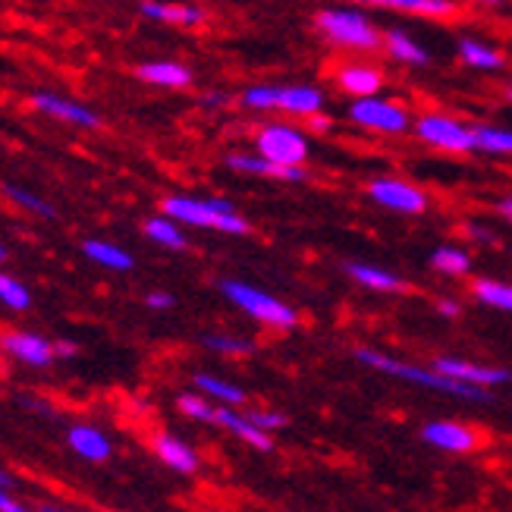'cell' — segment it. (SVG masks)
<instances>
[{"label":"cell","mask_w":512,"mask_h":512,"mask_svg":"<svg viewBox=\"0 0 512 512\" xmlns=\"http://www.w3.org/2000/svg\"><path fill=\"white\" fill-rule=\"evenodd\" d=\"M161 211L173 217L176 224L195 230H214L227 236L252 233V224L239 214V208L220 195H167L161 202Z\"/></svg>","instance_id":"cell-1"},{"label":"cell","mask_w":512,"mask_h":512,"mask_svg":"<svg viewBox=\"0 0 512 512\" xmlns=\"http://www.w3.org/2000/svg\"><path fill=\"white\" fill-rule=\"evenodd\" d=\"M315 29L333 44L352 54H374L384 51V32L362 7L333 4L315 13Z\"/></svg>","instance_id":"cell-2"},{"label":"cell","mask_w":512,"mask_h":512,"mask_svg":"<svg viewBox=\"0 0 512 512\" xmlns=\"http://www.w3.org/2000/svg\"><path fill=\"white\" fill-rule=\"evenodd\" d=\"M355 359L362 365L381 371V374H390V377H399V381L406 384H418V387H428L434 393H447V396H459V399H469V403H491V390L484 387H472V384H462V381H453V377L440 374L437 368H418V365H409V362H399L387 352H377V349H355Z\"/></svg>","instance_id":"cell-3"},{"label":"cell","mask_w":512,"mask_h":512,"mask_svg":"<svg viewBox=\"0 0 512 512\" xmlns=\"http://www.w3.org/2000/svg\"><path fill=\"white\" fill-rule=\"evenodd\" d=\"M239 104L249 110H261V114H286L296 120H308L311 114L327 107V95L318 85H274V82H258L249 85L239 95Z\"/></svg>","instance_id":"cell-4"},{"label":"cell","mask_w":512,"mask_h":512,"mask_svg":"<svg viewBox=\"0 0 512 512\" xmlns=\"http://www.w3.org/2000/svg\"><path fill=\"white\" fill-rule=\"evenodd\" d=\"M220 293H224V299L230 305H236L242 315H249L252 321H258L264 327L293 330L299 324V311L293 305H286L283 299L264 293V289H258L246 280H236V277L220 280Z\"/></svg>","instance_id":"cell-5"},{"label":"cell","mask_w":512,"mask_h":512,"mask_svg":"<svg viewBox=\"0 0 512 512\" xmlns=\"http://www.w3.org/2000/svg\"><path fill=\"white\" fill-rule=\"evenodd\" d=\"M346 117L352 126L374 132V136H406L415 123L412 110L399 98H387V95L352 98L346 107Z\"/></svg>","instance_id":"cell-6"},{"label":"cell","mask_w":512,"mask_h":512,"mask_svg":"<svg viewBox=\"0 0 512 512\" xmlns=\"http://www.w3.org/2000/svg\"><path fill=\"white\" fill-rule=\"evenodd\" d=\"M252 145L258 154H264V158H271L283 167H305L311 158L308 132L296 123H286V120L258 123V129L252 132Z\"/></svg>","instance_id":"cell-7"},{"label":"cell","mask_w":512,"mask_h":512,"mask_svg":"<svg viewBox=\"0 0 512 512\" xmlns=\"http://www.w3.org/2000/svg\"><path fill=\"white\" fill-rule=\"evenodd\" d=\"M412 132L418 136V142H425L428 148L443 151V154H472L475 151V126L459 117L440 114V110L415 117Z\"/></svg>","instance_id":"cell-8"},{"label":"cell","mask_w":512,"mask_h":512,"mask_svg":"<svg viewBox=\"0 0 512 512\" xmlns=\"http://www.w3.org/2000/svg\"><path fill=\"white\" fill-rule=\"evenodd\" d=\"M368 198L374 205H381L393 214H406V217H418L431 208L428 192L403 180V176H374V180L365 186Z\"/></svg>","instance_id":"cell-9"},{"label":"cell","mask_w":512,"mask_h":512,"mask_svg":"<svg viewBox=\"0 0 512 512\" xmlns=\"http://www.w3.org/2000/svg\"><path fill=\"white\" fill-rule=\"evenodd\" d=\"M29 107L35 114L66 123V126H76V129H101V114L95 107H88L79 98L70 95H57V92H32L29 95Z\"/></svg>","instance_id":"cell-10"},{"label":"cell","mask_w":512,"mask_h":512,"mask_svg":"<svg viewBox=\"0 0 512 512\" xmlns=\"http://www.w3.org/2000/svg\"><path fill=\"white\" fill-rule=\"evenodd\" d=\"M227 167L239 176H255V180H277V183H305V167H283L258 151H233L227 154Z\"/></svg>","instance_id":"cell-11"},{"label":"cell","mask_w":512,"mask_h":512,"mask_svg":"<svg viewBox=\"0 0 512 512\" xmlns=\"http://www.w3.org/2000/svg\"><path fill=\"white\" fill-rule=\"evenodd\" d=\"M431 368H437L440 374L453 377V381H462V384H472V387H500V384H509L512 374L506 368H494V365H478V362H469V359H453V355H440V359L431 362Z\"/></svg>","instance_id":"cell-12"},{"label":"cell","mask_w":512,"mask_h":512,"mask_svg":"<svg viewBox=\"0 0 512 512\" xmlns=\"http://www.w3.org/2000/svg\"><path fill=\"white\" fill-rule=\"evenodd\" d=\"M0 352H7L10 359L32 365V368H48L57 355H54V343L38 337V333L29 330H7L0 333Z\"/></svg>","instance_id":"cell-13"},{"label":"cell","mask_w":512,"mask_h":512,"mask_svg":"<svg viewBox=\"0 0 512 512\" xmlns=\"http://www.w3.org/2000/svg\"><path fill=\"white\" fill-rule=\"evenodd\" d=\"M333 82L346 95V98H368V95H381L384 88V70L374 66L368 60H352L343 63L337 73H333Z\"/></svg>","instance_id":"cell-14"},{"label":"cell","mask_w":512,"mask_h":512,"mask_svg":"<svg viewBox=\"0 0 512 512\" xmlns=\"http://www.w3.org/2000/svg\"><path fill=\"white\" fill-rule=\"evenodd\" d=\"M139 13L151 22H164V26H180V29H198L208 22L205 7L183 4V0H142Z\"/></svg>","instance_id":"cell-15"},{"label":"cell","mask_w":512,"mask_h":512,"mask_svg":"<svg viewBox=\"0 0 512 512\" xmlns=\"http://www.w3.org/2000/svg\"><path fill=\"white\" fill-rule=\"evenodd\" d=\"M421 437H425L431 447L447 450V453H469L478 447V434L472 428L459 425V421H431V425H425V431H421Z\"/></svg>","instance_id":"cell-16"},{"label":"cell","mask_w":512,"mask_h":512,"mask_svg":"<svg viewBox=\"0 0 512 512\" xmlns=\"http://www.w3.org/2000/svg\"><path fill=\"white\" fill-rule=\"evenodd\" d=\"M136 79L154 88H189L195 76L180 60H145L136 66Z\"/></svg>","instance_id":"cell-17"},{"label":"cell","mask_w":512,"mask_h":512,"mask_svg":"<svg viewBox=\"0 0 512 512\" xmlns=\"http://www.w3.org/2000/svg\"><path fill=\"white\" fill-rule=\"evenodd\" d=\"M359 4L409 13V16H425V19H456L462 13L459 0H359Z\"/></svg>","instance_id":"cell-18"},{"label":"cell","mask_w":512,"mask_h":512,"mask_svg":"<svg viewBox=\"0 0 512 512\" xmlns=\"http://www.w3.org/2000/svg\"><path fill=\"white\" fill-rule=\"evenodd\" d=\"M456 54H459V63L469 66L475 73H500L506 66V54L494 48L491 41H481V38H459Z\"/></svg>","instance_id":"cell-19"},{"label":"cell","mask_w":512,"mask_h":512,"mask_svg":"<svg viewBox=\"0 0 512 512\" xmlns=\"http://www.w3.org/2000/svg\"><path fill=\"white\" fill-rule=\"evenodd\" d=\"M214 425H220L224 431H230V434H236L239 440H246L249 447H255V450H271L274 443H271V434L267 431H261L255 421L249 418V412L242 415V412H236L233 406H217L214 409Z\"/></svg>","instance_id":"cell-20"},{"label":"cell","mask_w":512,"mask_h":512,"mask_svg":"<svg viewBox=\"0 0 512 512\" xmlns=\"http://www.w3.org/2000/svg\"><path fill=\"white\" fill-rule=\"evenodd\" d=\"M66 440H70V450L76 456H82L85 462H107L110 456H114V443H110V437L101 428L73 425L70 434H66Z\"/></svg>","instance_id":"cell-21"},{"label":"cell","mask_w":512,"mask_h":512,"mask_svg":"<svg viewBox=\"0 0 512 512\" xmlns=\"http://www.w3.org/2000/svg\"><path fill=\"white\" fill-rule=\"evenodd\" d=\"M346 274L359 286L374 289V293H406V280L396 271H387V267H377L368 261H346Z\"/></svg>","instance_id":"cell-22"},{"label":"cell","mask_w":512,"mask_h":512,"mask_svg":"<svg viewBox=\"0 0 512 512\" xmlns=\"http://www.w3.org/2000/svg\"><path fill=\"white\" fill-rule=\"evenodd\" d=\"M384 51L403 66H428L431 63V51L406 29H387L384 32Z\"/></svg>","instance_id":"cell-23"},{"label":"cell","mask_w":512,"mask_h":512,"mask_svg":"<svg viewBox=\"0 0 512 512\" xmlns=\"http://www.w3.org/2000/svg\"><path fill=\"white\" fill-rule=\"evenodd\" d=\"M82 255L104 267V271H117V274H126L136 267V258H132L123 246H117V242H110V239H85L82 242Z\"/></svg>","instance_id":"cell-24"},{"label":"cell","mask_w":512,"mask_h":512,"mask_svg":"<svg viewBox=\"0 0 512 512\" xmlns=\"http://www.w3.org/2000/svg\"><path fill=\"white\" fill-rule=\"evenodd\" d=\"M154 456H158L164 465H170L173 472H183V475H192L198 469V453L189 447L186 440L173 437V434H158L154 437Z\"/></svg>","instance_id":"cell-25"},{"label":"cell","mask_w":512,"mask_h":512,"mask_svg":"<svg viewBox=\"0 0 512 512\" xmlns=\"http://www.w3.org/2000/svg\"><path fill=\"white\" fill-rule=\"evenodd\" d=\"M145 239H151L154 246H161L167 252H186L189 249V236H186V227L176 224L173 217H167L164 211L158 217H148L145 227H142Z\"/></svg>","instance_id":"cell-26"},{"label":"cell","mask_w":512,"mask_h":512,"mask_svg":"<svg viewBox=\"0 0 512 512\" xmlns=\"http://www.w3.org/2000/svg\"><path fill=\"white\" fill-rule=\"evenodd\" d=\"M431 267L443 277H469L472 274V252L465 246H437L431 252Z\"/></svg>","instance_id":"cell-27"},{"label":"cell","mask_w":512,"mask_h":512,"mask_svg":"<svg viewBox=\"0 0 512 512\" xmlns=\"http://www.w3.org/2000/svg\"><path fill=\"white\" fill-rule=\"evenodd\" d=\"M0 192H4V198H7L10 205L22 208V211L32 214V217H41V220H54V217H57V208L48 202V198H41L38 192H32V189H26V186L4 183V186H0Z\"/></svg>","instance_id":"cell-28"},{"label":"cell","mask_w":512,"mask_h":512,"mask_svg":"<svg viewBox=\"0 0 512 512\" xmlns=\"http://www.w3.org/2000/svg\"><path fill=\"white\" fill-rule=\"evenodd\" d=\"M195 387L198 393H205L208 399L220 406H242L246 403V390L230 384L227 377H217V374H195Z\"/></svg>","instance_id":"cell-29"},{"label":"cell","mask_w":512,"mask_h":512,"mask_svg":"<svg viewBox=\"0 0 512 512\" xmlns=\"http://www.w3.org/2000/svg\"><path fill=\"white\" fill-rule=\"evenodd\" d=\"M475 151L491 154V158H512V129L478 123L475 126Z\"/></svg>","instance_id":"cell-30"},{"label":"cell","mask_w":512,"mask_h":512,"mask_svg":"<svg viewBox=\"0 0 512 512\" xmlns=\"http://www.w3.org/2000/svg\"><path fill=\"white\" fill-rule=\"evenodd\" d=\"M472 296L497 311H512V283L506 280H494V277H478L472 283Z\"/></svg>","instance_id":"cell-31"},{"label":"cell","mask_w":512,"mask_h":512,"mask_svg":"<svg viewBox=\"0 0 512 512\" xmlns=\"http://www.w3.org/2000/svg\"><path fill=\"white\" fill-rule=\"evenodd\" d=\"M0 305L10 308V311H29L32 308L29 286L7 271H0Z\"/></svg>","instance_id":"cell-32"},{"label":"cell","mask_w":512,"mask_h":512,"mask_svg":"<svg viewBox=\"0 0 512 512\" xmlns=\"http://www.w3.org/2000/svg\"><path fill=\"white\" fill-rule=\"evenodd\" d=\"M202 343L217 352V355H252L255 352V343L246 340V337H233V333H205Z\"/></svg>","instance_id":"cell-33"},{"label":"cell","mask_w":512,"mask_h":512,"mask_svg":"<svg viewBox=\"0 0 512 512\" xmlns=\"http://www.w3.org/2000/svg\"><path fill=\"white\" fill-rule=\"evenodd\" d=\"M176 406H180V412L186 418H192V421H211V425H214V409L217 406L208 403L205 393H183L180 399H176Z\"/></svg>","instance_id":"cell-34"},{"label":"cell","mask_w":512,"mask_h":512,"mask_svg":"<svg viewBox=\"0 0 512 512\" xmlns=\"http://www.w3.org/2000/svg\"><path fill=\"white\" fill-rule=\"evenodd\" d=\"M249 418L255 421V425L261 428V431H280L283 425H286V415H280V412H271V409H255V412H249Z\"/></svg>","instance_id":"cell-35"},{"label":"cell","mask_w":512,"mask_h":512,"mask_svg":"<svg viewBox=\"0 0 512 512\" xmlns=\"http://www.w3.org/2000/svg\"><path fill=\"white\" fill-rule=\"evenodd\" d=\"M145 305H148L151 311H170V308L176 305V296L167 293V289H151V293L145 296Z\"/></svg>","instance_id":"cell-36"},{"label":"cell","mask_w":512,"mask_h":512,"mask_svg":"<svg viewBox=\"0 0 512 512\" xmlns=\"http://www.w3.org/2000/svg\"><path fill=\"white\" fill-rule=\"evenodd\" d=\"M305 126H308L311 132H330V126H333V117L327 114V110H318V114H311V117L305 120Z\"/></svg>","instance_id":"cell-37"},{"label":"cell","mask_w":512,"mask_h":512,"mask_svg":"<svg viewBox=\"0 0 512 512\" xmlns=\"http://www.w3.org/2000/svg\"><path fill=\"white\" fill-rule=\"evenodd\" d=\"M437 311H440L443 318H459L462 315V305L456 299H450V296H443V299H437Z\"/></svg>","instance_id":"cell-38"},{"label":"cell","mask_w":512,"mask_h":512,"mask_svg":"<svg viewBox=\"0 0 512 512\" xmlns=\"http://www.w3.org/2000/svg\"><path fill=\"white\" fill-rule=\"evenodd\" d=\"M0 512H32V509H26L22 503H16L4 487H0Z\"/></svg>","instance_id":"cell-39"},{"label":"cell","mask_w":512,"mask_h":512,"mask_svg":"<svg viewBox=\"0 0 512 512\" xmlns=\"http://www.w3.org/2000/svg\"><path fill=\"white\" fill-rule=\"evenodd\" d=\"M76 352H79V346L70 343V340H57L54 343V355H57V359H73Z\"/></svg>","instance_id":"cell-40"},{"label":"cell","mask_w":512,"mask_h":512,"mask_svg":"<svg viewBox=\"0 0 512 512\" xmlns=\"http://www.w3.org/2000/svg\"><path fill=\"white\" fill-rule=\"evenodd\" d=\"M202 104L205 107H227L230 104V95H224V92H208V95H202Z\"/></svg>","instance_id":"cell-41"},{"label":"cell","mask_w":512,"mask_h":512,"mask_svg":"<svg viewBox=\"0 0 512 512\" xmlns=\"http://www.w3.org/2000/svg\"><path fill=\"white\" fill-rule=\"evenodd\" d=\"M497 214L503 217V220H509V224H512V195H503V198H497Z\"/></svg>","instance_id":"cell-42"},{"label":"cell","mask_w":512,"mask_h":512,"mask_svg":"<svg viewBox=\"0 0 512 512\" xmlns=\"http://www.w3.org/2000/svg\"><path fill=\"white\" fill-rule=\"evenodd\" d=\"M465 233H469L472 239H478V242H494V233L478 230V224H465Z\"/></svg>","instance_id":"cell-43"},{"label":"cell","mask_w":512,"mask_h":512,"mask_svg":"<svg viewBox=\"0 0 512 512\" xmlns=\"http://www.w3.org/2000/svg\"><path fill=\"white\" fill-rule=\"evenodd\" d=\"M0 487H4V491H13V487H16V478L7 469H0Z\"/></svg>","instance_id":"cell-44"},{"label":"cell","mask_w":512,"mask_h":512,"mask_svg":"<svg viewBox=\"0 0 512 512\" xmlns=\"http://www.w3.org/2000/svg\"><path fill=\"white\" fill-rule=\"evenodd\" d=\"M503 98H506V101L512 104V82H506V88H503Z\"/></svg>","instance_id":"cell-45"},{"label":"cell","mask_w":512,"mask_h":512,"mask_svg":"<svg viewBox=\"0 0 512 512\" xmlns=\"http://www.w3.org/2000/svg\"><path fill=\"white\" fill-rule=\"evenodd\" d=\"M10 258V252H7V246H4V242H0V264H4Z\"/></svg>","instance_id":"cell-46"},{"label":"cell","mask_w":512,"mask_h":512,"mask_svg":"<svg viewBox=\"0 0 512 512\" xmlns=\"http://www.w3.org/2000/svg\"><path fill=\"white\" fill-rule=\"evenodd\" d=\"M475 4H484V7H497L500 0H475Z\"/></svg>","instance_id":"cell-47"}]
</instances>
